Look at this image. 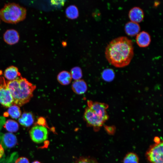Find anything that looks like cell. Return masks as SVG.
<instances>
[{"mask_svg":"<svg viewBox=\"0 0 163 163\" xmlns=\"http://www.w3.org/2000/svg\"><path fill=\"white\" fill-rule=\"evenodd\" d=\"M134 54L132 40L125 36L115 38L107 44L105 48V57L108 62L117 67L128 65Z\"/></svg>","mask_w":163,"mask_h":163,"instance_id":"obj_1","label":"cell"},{"mask_svg":"<svg viewBox=\"0 0 163 163\" xmlns=\"http://www.w3.org/2000/svg\"><path fill=\"white\" fill-rule=\"evenodd\" d=\"M13 99V104L21 106L28 102L33 96L35 85L26 78H20L7 83Z\"/></svg>","mask_w":163,"mask_h":163,"instance_id":"obj_2","label":"cell"},{"mask_svg":"<svg viewBox=\"0 0 163 163\" xmlns=\"http://www.w3.org/2000/svg\"><path fill=\"white\" fill-rule=\"evenodd\" d=\"M27 10L25 8L14 3L5 4L0 10V18L4 22L14 24L26 18Z\"/></svg>","mask_w":163,"mask_h":163,"instance_id":"obj_3","label":"cell"},{"mask_svg":"<svg viewBox=\"0 0 163 163\" xmlns=\"http://www.w3.org/2000/svg\"><path fill=\"white\" fill-rule=\"evenodd\" d=\"M84 118L88 126L93 127L95 130L101 126L108 119L101 116L88 107L85 109Z\"/></svg>","mask_w":163,"mask_h":163,"instance_id":"obj_4","label":"cell"},{"mask_svg":"<svg viewBox=\"0 0 163 163\" xmlns=\"http://www.w3.org/2000/svg\"><path fill=\"white\" fill-rule=\"evenodd\" d=\"M163 142L151 145L146 152L147 159L151 163H163Z\"/></svg>","mask_w":163,"mask_h":163,"instance_id":"obj_5","label":"cell"},{"mask_svg":"<svg viewBox=\"0 0 163 163\" xmlns=\"http://www.w3.org/2000/svg\"><path fill=\"white\" fill-rule=\"evenodd\" d=\"M0 103L6 107L13 104L12 95L2 77H0Z\"/></svg>","mask_w":163,"mask_h":163,"instance_id":"obj_6","label":"cell"},{"mask_svg":"<svg viewBox=\"0 0 163 163\" xmlns=\"http://www.w3.org/2000/svg\"><path fill=\"white\" fill-rule=\"evenodd\" d=\"M32 140L37 143H41L46 140L48 137V131L45 127L39 125L33 127L30 132Z\"/></svg>","mask_w":163,"mask_h":163,"instance_id":"obj_7","label":"cell"},{"mask_svg":"<svg viewBox=\"0 0 163 163\" xmlns=\"http://www.w3.org/2000/svg\"><path fill=\"white\" fill-rule=\"evenodd\" d=\"M88 107L101 116L108 119V116L107 112L108 105L105 104L98 102L88 101Z\"/></svg>","mask_w":163,"mask_h":163,"instance_id":"obj_8","label":"cell"},{"mask_svg":"<svg viewBox=\"0 0 163 163\" xmlns=\"http://www.w3.org/2000/svg\"><path fill=\"white\" fill-rule=\"evenodd\" d=\"M20 36L18 32L14 29L7 30L3 35L4 41L10 45L14 44L19 41Z\"/></svg>","mask_w":163,"mask_h":163,"instance_id":"obj_9","label":"cell"},{"mask_svg":"<svg viewBox=\"0 0 163 163\" xmlns=\"http://www.w3.org/2000/svg\"><path fill=\"white\" fill-rule=\"evenodd\" d=\"M144 14L142 10L138 7H134L129 10V16L131 21L135 22L141 21L144 17Z\"/></svg>","mask_w":163,"mask_h":163,"instance_id":"obj_10","label":"cell"},{"mask_svg":"<svg viewBox=\"0 0 163 163\" xmlns=\"http://www.w3.org/2000/svg\"><path fill=\"white\" fill-rule=\"evenodd\" d=\"M2 145L5 148H11L14 147L17 143V139L14 135L10 133L3 135L2 140Z\"/></svg>","mask_w":163,"mask_h":163,"instance_id":"obj_11","label":"cell"},{"mask_svg":"<svg viewBox=\"0 0 163 163\" xmlns=\"http://www.w3.org/2000/svg\"><path fill=\"white\" fill-rule=\"evenodd\" d=\"M136 42L138 45L142 47L148 46L151 42V37L149 34L144 31L137 34L136 37Z\"/></svg>","mask_w":163,"mask_h":163,"instance_id":"obj_12","label":"cell"},{"mask_svg":"<svg viewBox=\"0 0 163 163\" xmlns=\"http://www.w3.org/2000/svg\"><path fill=\"white\" fill-rule=\"evenodd\" d=\"M4 75L9 81L16 79L21 76L18 68L13 66H10L5 69Z\"/></svg>","mask_w":163,"mask_h":163,"instance_id":"obj_13","label":"cell"},{"mask_svg":"<svg viewBox=\"0 0 163 163\" xmlns=\"http://www.w3.org/2000/svg\"><path fill=\"white\" fill-rule=\"evenodd\" d=\"M72 89L73 91L78 94L85 93L87 89V86L85 82L82 79L75 81L72 84Z\"/></svg>","mask_w":163,"mask_h":163,"instance_id":"obj_14","label":"cell"},{"mask_svg":"<svg viewBox=\"0 0 163 163\" xmlns=\"http://www.w3.org/2000/svg\"><path fill=\"white\" fill-rule=\"evenodd\" d=\"M139 24L136 22L130 21L127 22L125 26V30L129 35L134 36L137 34L140 30Z\"/></svg>","mask_w":163,"mask_h":163,"instance_id":"obj_15","label":"cell"},{"mask_svg":"<svg viewBox=\"0 0 163 163\" xmlns=\"http://www.w3.org/2000/svg\"><path fill=\"white\" fill-rule=\"evenodd\" d=\"M19 123L22 126L28 127L33 123L34 119L32 113L30 112L23 113L18 119Z\"/></svg>","mask_w":163,"mask_h":163,"instance_id":"obj_16","label":"cell"},{"mask_svg":"<svg viewBox=\"0 0 163 163\" xmlns=\"http://www.w3.org/2000/svg\"><path fill=\"white\" fill-rule=\"evenodd\" d=\"M72 78L70 73L66 71L61 72L57 76V79L58 82L61 84L63 85H66L70 84Z\"/></svg>","mask_w":163,"mask_h":163,"instance_id":"obj_17","label":"cell"},{"mask_svg":"<svg viewBox=\"0 0 163 163\" xmlns=\"http://www.w3.org/2000/svg\"><path fill=\"white\" fill-rule=\"evenodd\" d=\"M65 12L66 17L72 19L76 18L79 15L78 9L74 5L69 6L66 9Z\"/></svg>","mask_w":163,"mask_h":163,"instance_id":"obj_18","label":"cell"},{"mask_svg":"<svg viewBox=\"0 0 163 163\" xmlns=\"http://www.w3.org/2000/svg\"><path fill=\"white\" fill-rule=\"evenodd\" d=\"M8 113L12 118L17 119L20 118L21 114V112L19 106L13 104L8 107Z\"/></svg>","mask_w":163,"mask_h":163,"instance_id":"obj_19","label":"cell"},{"mask_svg":"<svg viewBox=\"0 0 163 163\" xmlns=\"http://www.w3.org/2000/svg\"><path fill=\"white\" fill-rule=\"evenodd\" d=\"M4 127L7 130L10 132H16L19 128L18 123L14 120L10 119L6 121Z\"/></svg>","mask_w":163,"mask_h":163,"instance_id":"obj_20","label":"cell"},{"mask_svg":"<svg viewBox=\"0 0 163 163\" xmlns=\"http://www.w3.org/2000/svg\"><path fill=\"white\" fill-rule=\"evenodd\" d=\"M123 163H139L138 156L134 153H128L124 157Z\"/></svg>","mask_w":163,"mask_h":163,"instance_id":"obj_21","label":"cell"},{"mask_svg":"<svg viewBox=\"0 0 163 163\" xmlns=\"http://www.w3.org/2000/svg\"><path fill=\"white\" fill-rule=\"evenodd\" d=\"M72 78L77 80L80 79L82 76V72L81 69L78 67L72 68L70 73Z\"/></svg>","mask_w":163,"mask_h":163,"instance_id":"obj_22","label":"cell"},{"mask_svg":"<svg viewBox=\"0 0 163 163\" xmlns=\"http://www.w3.org/2000/svg\"><path fill=\"white\" fill-rule=\"evenodd\" d=\"M75 163H98L97 160L89 157H80L77 159Z\"/></svg>","mask_w":163,"mask_h":163,"instance_id":"obj_23","label":"cell"},{"mask_svg":"<svg viewBox=\"0 0 163 163\" xmlns=\"http://www.w3.org/2000/svg\"><path fill=\"white\" fill-rule=\"evenodd\" d=\"M114 75V72L112 69H105L103 72L102 76L104 79L107 81L112 79Z\"/></svg>","mask_w":163,"mask_h":163,"instance_id":"obj_24","label":"cell"},{"mask_svg":"<svg viewBox=\"0 0 163 163\" xmlns=\"http://www.w3.org/2000/svg\"><path fill=\"white\" fill-rule=\"evenodd\" d=\"M15 163H29V162L28 160L26 158L21 157L18 159Z\"/></svg>","mask_w":163,"mask_h":163,"instance_id":"obj_25","label":"cell"},{"mask_svg":"<svg viewBox=\"0 0 163 163\" xmlns=\"http://www.w3.org/2000/svg\"><path fill=\"white\" fill-rule=\"evenodd\" d=\"M37 123L39 126L45 127L46 125V121L45 119L43 117L40 118L38 120Z\"/></svg>","mask_w":163,"mask_h":163,"instance_id":"obj_26","label":"cell"},{"mask_svg":"<svg viewBox=\"0 0 163 163\" xmlns=\"http://www.w3.org/2000/svg\"><path fill=\"white\" fill-rule=\"evenodd\" d=\"M4 153V150L1 145L0 144V158L1 157Z\"/></svg>","mask_w":163,"mask_h":163,"instance_id":"obj_27","label":"cell"},{"mask_svg":"<svg viewBox=\"0 0 163 163\" xmlns=\"http://www.w3.org/2000/svg\"><path fill=\"white\" fill-rule=\"evenodd\" d=\"M32 163H40L38 161H35L32 162Z\"/></svg>","mask_w":163,"mask_h":163,"instance_id":"obj_28","label":"cell"}]
</instances>
